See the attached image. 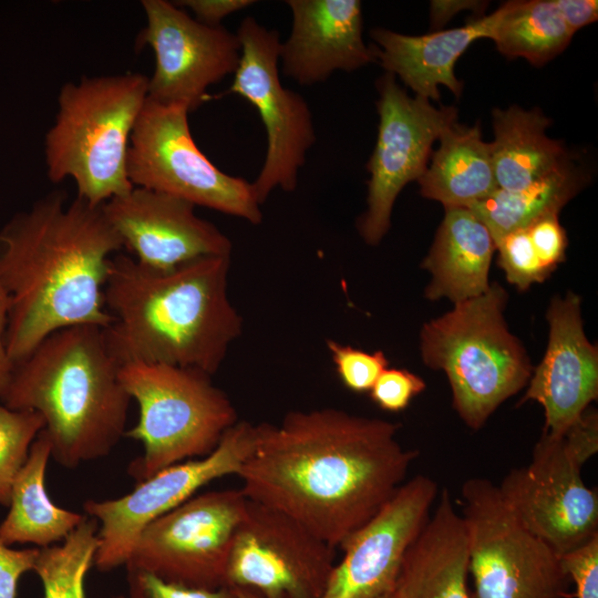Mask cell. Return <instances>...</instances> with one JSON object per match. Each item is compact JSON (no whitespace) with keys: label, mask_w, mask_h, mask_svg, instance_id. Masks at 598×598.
I'll return each instance as SVG.
<instances>
[{"label":"cell","mask_w":598,"mask_h":598,"mask_svg":"<svg viewBox=\"0 0 598 598\" xmlns=\"http://www.w3.org/2000/svg\"><path fill=\"white\" fill-rule=\"evenodd\" d=\"M256 426L240 489L337 549L388 503L419 455L399 442L398 423L334 408Z\"/></svg>","instance_id":"obj_1"},{"label":"cell","mask_w":598,"mask_h":598,"mask_svg":"<svg viewBox=\"0 0 598 598\" xmlns=\"http://www.w3.org/2000/svg\"><path fill=\"white\" fill-rule=\"evenodd\" d=\"M118 235L92 206L58 189L0 229V286L10 301L6 347L13 364L56 330L109 327L103 300Z\"/></svg>","instance_id":"obj_2"},{"label":"cell","mask_w":598,"mask_h":598,"mask_svg":"<svg viewBox=\"0 0 598 598\" xmlns=\"http://www.w3.org/2000/svg\"><path fill=\"white\" fill-rule=\"evenodd\" d=\"M229 266L230 256H209L159 271L112 257L103 300L113 358L217 372L243 328L228 297Z\"/></svg>","instance_id":"obj_3"},{"label":"cell","mask_w":598,"mask_h":598,"mask_svg":"<svg viewBox=\"0 0 598 598\" xmlns=\"http://www.w3.org/2000/svg\"><path fill=\"white\" fill-rule=\"evenodd\" d=\"M104 328L54 331L14 364L1 403L38 412L51 456L65 468L109 455L125 435L131 396L120 380Z\"/></svg>","instance_id":"obj_4"},{"label":"cell","mask_w":598,"mask_h":598,"mask_svg":"<svg viewBox=\"0 0 598 598\" xmlns=\"http://www.w3.org/2000/svg\"><path fill=\"white\" fill-rule=\"evenodd\" d=\"M147 94L148 76L136 72L65 83L44 140L48 178H72L76 197L92 206L132 190L126 155Z\"/></svg>","instance_id":"obj_5"},{"label":"cell","mask_w":598,"mask_h":598,"mask_svg":"<svg viewBox=\"0 0 598 598\" xmlns=\"http://www.w3.org/2000/svg\"><path fill=\"white\" fill-rule=\"evenodd\" d=\"M507 299L506 290L493 282L481 296L424 323L420 333L423 363L446 374L452 406L472 430L524 389L533 372L505 321Z\"/></svg>","instance_id":"obj_6"},{"label":"cell","mask_w":598,"mask_h":598,"mask_svg":"<svg viewBox=\"0 0 598 598\" xmlns=\"http://www.w3.org/2000/svg\"><path fill=\"white\" fill-rule=\"evenodd\" d=\"M118 373L140 408L137 423L124 435L143 444V454L127 467L137 483L174 464L210 454L239 421L228 395L202 370L130 362L121 364Z\"/></svg>","instance_id":"obj_7"},{"label":"cell","mask_w":598,"mask_h":598,"mask_svg":"<svg viewBox=\"0 0 598 598\" xmlns=\"http://www.w3.org/2000/svg\"><path fill=\"white\" fill-rule=\"evenodd\" d=\"M598 452V414L588 408L566 432L542 433L530 462L497 485L517 519L559 556L598 535V494L581 467Z\"/></svg>","instance_id":"obj_8"},{"label":"cell","mask_w":598,"mask_h":598,"mask_svg":"<svg viewBox=\"0 0 598 598\" xmlns=\"http://www.w3.org/2000/svg\"><path fill=\"white\" fill-rule=\"evenodd\" d=\"M188 114L185 105L146 99L128 143L130 182L260 224L262 214L251 183L224 173L206 157L193 138Z\"/></svg>","instance_id":"obj_9"},{"label":"cell","mask_w":598,"mask_h":598,"mask_svg":"<svg viewBox=\"0 0 598 598\" xmlns=\"http://www.w3.org/2000/svg\"><path fill=\"white\" fill-rule=\"evenodd\" d=\"M474 598H567L571 582L560 556L530 533L488 478L461 488Z\"/></svg>","instance_id":"obj_10"},{"label":"cell","mask_w":598,"mask_h":598,"mask_svg":"<svg viewBox=\"0 0 598 598\" xmlns=\"http://www.w3.org/2000/svg\"><path fill=\"white\" fill-rule=\"evenodd\" d=\"M247 502L240 488L194 495L142 529L125 568L186 587H227L229 553Z\"/></svg>","instance_id":"obj_11"},{"label":"cell","mask_w":598,"mask_h":598,"mask_svg":"<svg viewBox=\"0 0 598 598\" xmlns=\"http://www.w3.org/2000/svg\"><path fill=\"white\" fill-rule=\"evenodd\" d=\"M236 35L241 55L227 93L246 99L258 111L267 133L266 157L251 183L261 205L277 187L285 192L296 189L299 169L316 142V133L306 100L280 82L279 33L246 17Z\"/></svg>","instance_id":"obj_12"},{"label":"cell","mask_w":598,"mask_h":598,"mask_svg":"<svg viewBox=\"0 0 598 598\" xmlns=\"http://www.w3.org/2000/svg\"><path fill=\"white\" fill-rule=\"evenodd\" d=\"M337 548L290 516L248 499L229 553L226 586L260 598H322Z\"/></svg>","instance_id":"obj_13"},{"label":"cell","mask_w":598,"mask_h":598,"mask_svg":"<svg viewBox=\"0 0 598 598\" xmlns=\"http://www.w3.org/2000/svg\"><path fill=\"white\" fill-rule=\"evenodd\" d=\"M256 435V424L238 421L210 454L168 466L118 498L85 501V515L99 522L100 546L94 566L100 571L124 566L147 524L196 495L206 484L237 475L254 450Z\"/></svg>","instance_id":"obj_14"},{"label":"cell","mask_w":598,"mask_h":598,"mask_svg":"<svg viewBox=\"0 0 598 598\" xmlns=\"http://www.w3.org/2000/svg\"><path fill=\"white\" fill-rule=\"evenodd\" d=\"M377 89L378 138L367 165L368 207L358 223L360 236L371 246L390 229L402 188L426 169L434 142L457 123L454 106L435 107L427 99L409 96L391 73L378 80Z\"/></svg>","instance_id":"obj_15"},{"label":"cell","mask_w":598,"mask_h":598,"mask_svg":"<svg viewBox=\"0 0 598 598\" xmlns=\"http://www.w3.org/2000/svg\"><path fill=\"white\" fill-rule=\"evenodd\" d=\"M141 3L146 25L136 38V47H150L155 58L147 97L182 104L193 112L208 100L210 85L236 72L240 42L236 33L221 25L203 24L169 1Z\"/></svg>","instance_id":"obj_16"},{"label":"cell","mask_w":598,"mask_h":598,"mask_svg":"<svg viewBox=\"0 0 598 598\" xmlns=\"http://www.w3.org/2000/svg\"><path fill=\"white\" fill-rule=\"evenodd\" d=\"M439 487L426 475L404 482L341 546L322 598H381L393 592L403 557L427 522Z\"/></svg>","instance_id":"obj_17"},{"label":"cell","mask_w":598,"mask_h":598,"mask_svg":"<svg viewBox=\"0 0 598 598\" xmlns=\"http://www.w3.org/2000/svg\"><path fill=\"white\" fill-rule=\"evenodd\" d=\"M195 207L173 195L134 186L104 203L102 210L141 266L164 271L203 257L230 256V239L198 217Z\"/></svg>","instance_id":"obj_18"},{"label":"cell","mask_w":598,"mask_h":598,"mask_svg":"<svg viewBox=\"0 0 598 598\" xmlns=\"http://www.w3.org/2000/svg\"><path fill=\"white\" fill-rule=\"evenodd\" d=\"M580 303L571 291L551 299L546 352L518 402L540 404L543 433L553 436L566 432L598 398V349L585 334Z\"/></svg>","instance_id":"obj_19"},{"label":"cell","mask_w":598,"mask_h":598,"mask_svg":"<svg viewBox=\"0 0 598 598\" xmlns=\"http://www.w3.org/2000/svg\"><path fill=\"white\" fill-rule=\"evenodd\" d=\"M292 24L281 42L285 75L301 85L327 80L334 71H353L377 60L362 38L358 0H288Z\"/></svg>","instance_id":"obj_20"},{"label":"cell","mask_w":598,"mask_h":598,"mask_svg":"<svg viewBox=\"0 0 598 598\" xmlns=\"http://www.w3.org/2000/svg\"><path fill=\"white\" fill-rule=\"evenodd\" d=\"M468 534L446 488L433 514L409 546L394 585V598H470Z\"/></svg>","instance_id":"obj_21"},{"label":"cell","mask_w":598,"mask_h":598,"mask_svg":"<svg viewBox=\"0 0 598 598\" xmlns=\"http://www.w3.org/2000/svg\"><path fill=\"white\" fill-rule=\"evenodd\" d=\"M495 11L460 28L406 35L383 28L371 30L381 66L409 86L416 96L440 100L439 85L458 97L463 84L454 73L457 59L478 39H491Z\"/></svg>","instance_id":"obj_22"},{"label":"cell","mask_w":598,"mask_h":598,"mask_svg":"<svg viewBox=\"0 0 598 598\" xmlns=\"http://www.w3.org/2000/svg\"><path fill=\"white\" fill-rule=\"evenodd\" d=\"M495 243L488 228L465 207H446L433 245L422 262L431 274L426 299L454 305L478 297L488 287Z\"/></svg>","instance_id":"obj_23"},{"label":"cell","mask_w":598,"mask_h":598,"mask_svg":"<svg viewBox=\"0 0 598 598\" xmlns=\"http://www.w3.org/2000/svg\"><path fill=\"white\" fill-rule=\"evenodd\" d=\"M550 123L538 109L493 111L489 147L498 189L522 190L573 163L561 142L546 135Z\"/></svg>","instance_id":"obj_24"},{"label":"cell","mask_w":598,"mask_h":598,"mask_svg":"<svg viewBox=\"0 0 598 598\" xmlns=\"http://www.w3.org/2000/svg\"><path fill=\"white\" fill-rule=\"evenodd\" d=\"M431 163L417 179L423 197L446 207L468 208L496 188L489 143L482 140L480 124L458 123L439 138Z\"/></svg>","instance_id":"obj_25"},{"label":"cell","mask_w":598,"mask_h":598,"mask_svg":"<svg viewBox=\"0 0 598 598\" xmlns=\"http://www.w3.org/2000/svg\"><path fill=\"white\" fill-rule=\"evenodd\" d=\"M50 456L51 443L42 430L13 481L9 512L0 524V540L8 546H51L63 540L86 516L61 508L50 499L44 485Z\"/></svg>","instance_id":"obj_26"},{"label":"cell","mask_w":598,"mask_h":598,"mask_svg":"<svg viewBox=\"0 0 598 598\" xmlns=\"http://www.w3.org/2000/svg\"><path fill=\"white\" fill-rule=\"evenodd\" d=\"M491 40L506 58H524L542 66L570 43L574 33L555 0H512L496 11Z\"/></svg>","instance_id":"obj_27"},{"label":"cell","mask_w":598,"mask_h":598,"mask_svg":"<svg viewBox=\"0 0 598 598\" xmlns=\"http://www.w3.org/2000/svg\"><path fill=\"white\" fill-rule=\"evenodd\" d=\"M586 183V173L570 163L522 190L496 188L468 209L488 228L495 243L505 234L525 228L545 214L559 213Z\"/></svg>","instance_id":"obj_28"},{"label":"cell","mask_w":598,"mask_h":598,"mask_svg":"<svg viewBox=\"0 0 598 598\" xmlns=\"http://www.w3.org/2000/svg\"><path fill=\"white\" fill-rule=\"evenodd\" d=\"M97 532L99 522L86 515L61 545L38 549L33 571L44 598H85L84 579L100 546Z\"/></svg>","instance_id":"obj_29"},{"label":"cell","mask_w":598,"mask_h":598,"mask_svg":"<svg viewBox=\"0 0 598 598\" xmlns=\"http://www.w3.org/2000/svg\"><path fill=\"white\" fill-rule=\"evenodd\" d=\"M43 429L38 412L11 410L0 402V505L9 506L13 481Z\"/></svg>","instance_id":"obj_30"},{"label":"cell","mask_w":598,"mask_h":598,"mask_svg":"<svg viewBox=\"0 0 598 598\" xmlns=\"http://www.w3.org/2000/svg\"><path fill=\"white\" fill-rule=\"evenodd\" d=\"M498 265L506 280L519 291L543 282L550 272L542 265L532 245L526 228L515 229L495 241Z\"/></svg>","instance_id":"obj_31"},{"label":"cell","mask_w":598,"mask_h":598,"mask_svg":"<svg viewBox=\"0 0 598 598\" xmlns=\"http://www.w3.org/2000/svg\"><path fill=\"white\" fill-rule=\"evenodd\" d=\"M326 344L340 381L350 391L369 392L389 367V361L381 350L369 353L334 340H327Z\"/></svg>","instance_id":"obj_32"},{"label":"cell","mask_w":598,"mask_h":598,"mask_svg":"<svg viewBox=\"0 0 598 598\" xmlns=\"http://www.w3.org/2000/svg\"><path fill=\"white\" fill-rule=\"evenodd\" d=\"M126 581L125 598H235V590L229 587L217 589L186 587L132 568H126Z\"/></svg>","instance_id":"obj_33"},{"label":"cell","mask_w":598,"mask_h":598,"mask_svg":"<svg viewBox=\"0 0 598 598\" xmlns=\"http://www.w3.org/2000/svg\"><path fill=\"white\" fill-rule=\"evenodd\" d=\"M426 388L423 379L409 370L386 368L369 391L371 400L382 410L399 412Z\"/></svg>","instance_id":"obj_34"},{"label":"cell","mask_w":598,"mask_h":598,"mask_svg":"<svg viewBox=\"0 0 598 598\" xmlns=\"http://www.w3.org/2000/svg\"><path fill=\"white\" fill-rule=\"evenodd\" d=\"M558 216L559 213H548L525 227L537 257L550 274L566 260L568 246L567 235Z\"/></svg>","instance_id":"obj_35"},{"label":"cell","mask_w":598,"mask_h":598,"mask_svg":"<svg viewBox=\"0 0 598 598\" xmlns=\"http://www.w3.org/2000/svg\"><path fill=\"white\" fill-rule=\"evenodd\" d=\"M565 573L576 586V598H598V535L560 556Z\"/></svg>","instance_id":"obj_36"},{"label":"cell","mask_w":598,"mask_h":598,"mask_svg":"<svg viewBox=\"0 0 598 598\" xmlns=\"http://www.w3.org/2000/svg\"><path fill=\"white\" fill-rule=\"evenodd\" d=\"M38 549H12L0 540V598H17L19 579L33 570Z\"/></svg>","instance_id":"obj_37"},{"label":"cell","mask_w":598,"mask_h":598,"mask_svg":"<svg viewBox=\"0 0 598 598\" xmlns=\"http://www.w3.org/2000/svg\"><path fill=\"white\" fill-rule=\"evenodd\" d=\"M176 6L188 8L195 19L209 27L220 25V21L255 3L252 0H184L174 2Z\"/></svg>","instance_id":"obj_38"},{"label":"cell","mask_w":598,"mask_h":598,"mask_svg":"<svg viewBox=\"0 0 598 598\" xmlns=\"http://www.w3.org/2000/svg\"><path fill=\"white\" fill-rule=\"evenodd\" d=\"M555 3L573 33L598 19V1L596 0H555Z\"/></svg>","instance_id":"obj_39"},{"label":"cell","mask_w":598,"mask_h":598,"mask_svg":"<svg viewBox=\"0 0 598 598\" xmlns=\"http://www.w3.org/2000/svg\"><path fill=\"white\" fill-rule=\"evenodd\" d=\"M488 2L476 0H434L430 6L432 28H441L462 10L483 11Z\"/></svg>","instance_id":"obj_40"},{"label":"cell","mask_w":598,"mask_h":598,"mask_svg":"<svg viewBox=\"0 0 598 598\" xmlns=\"http://www.w3.org/2000/svg\"><path fill=\"white\" fill-rule=\"evenodd\" d=\"M9 307V297L0 286V402L8 389L14 368L6 347V330L8 324Z\"/></svg>","instance_id":"obj_41"},{"label":"cell","mask_w":598,"mask_h":598,"mask_svg":"<svg viewBox=\"0 0 598 598\" xmlns=\"http://www.w3.org/2000/svg\"><path fill=\"white\" fill-rule=\"evenodd\" d=\"M235 590V598H260L257 595L241 590V589H234Z\"/></svg>","instance_id":"obj_42"},{"label":"cell","mask_w":598,"mask_h":598,"mask_svg":"<svg viewBox=\"0 0 598 598\" xmlns=\"http://www.w3.org/2000/svg\"><path fill=\"white\" fill-rule=\"evenodd\" d=\"M381 598H394V596L392 594H390V595H386V596L381 597Z\"/></svg>","instance_id":"obj_43"},{"label":"cell","mask_w":598,"mask_h":598,"mask_svg":"<svg viewBox=\"0 0 598 598\" xmlns=\"http://www.w3.org/2000/svg\"><path fill=\"white\" fill-rule=\"evenodd\" d=\"M114 598H125V597H124V596H116V597H114Z\"/></svg>","instance_id":"obj_44"}]
</instances>
